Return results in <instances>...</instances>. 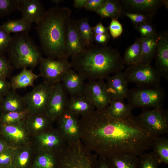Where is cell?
Masks as SVG:
<instances>
[{
	"label": "cell",
	"mask_w": 168,
	"mask_h": 168,
	"mask_svg": "<svg viewBox=\"0 0 168 168\" xmlns=\"http://www.w3.org/2000/svg\"><path fill=\"white\" fill-rule=\"evenodd\" d=\"M108 106L80 116V139L85 146L106 158L119 154L139 157L150 148L158 136L132 114L121 119L112 117Z\"/></svg>",
	"instance_id": "1"
},
{
	"label": "cell",
	"mask_w": 168,
	"mask_h": 168,
	"mask_svg": "<svg viewBox=\"0 0 168 168\" xmlns=\"http://www.w3.org/2000/svg\"><path fill=\"white\" fill-rule=\"evenodd\" d=\"M71 57L72 68L85 80H103L124 68L119 51L106 45L93 44Z\"/></svg>",
	"instance_id": "2"
},
{
	"label": "cell",
	"mask_w": 168,
	"mask_h": 168,
	"mask_svg": "<svg viewBox=\"0 0 168 168\" xmlns=\"http://www.w3.org/2000/svg\"><path fill=\"white\" fill-rule=\"evenodd\" d=\"M71 11L58 6L48 9L36 24L41 50L48 57L68 60L67 35Z\"/></svg>",
	"instance_id": "3"
},
{
	"label": "cell",
	"mask_w": 168,
	"mask_h": 168,
	"mask_svg": "<svg viewBox=\"0 0 168 168\" xmlns=\"http://www.w3.org/2000/svg\"><path fill=\"white\" fill-rule=\"evenodd\" d=\"M11 64L16 68H33L42 57L40 50L28 33L16 34L7 49Z\"/></svg>",
	"instance_id": "4"
},
{
	"label": "cell",
	"mask_w": 168,
	"mask_h": 168,
	"mask_svg": "<svg viewBox=\"0 0 168 168\" xmlns=\"http://www.w3.org/2000/svg\"><path fill=\"white\" fill-rule=\"evenodd\" d=\"M60 152L58 168H97L98 156L80 139L67 142Z\"/></svg>",
	"instance_id": "5"
},
{
	"label": "cell",
	"mask_w": 168,
	"mask_h": 168,
	"mask_svg": "<svg viewBox=\"0 0 168 168\" xmlns=\"http://www.w3.org/2000/svg\"><path fill=\"white\" fill-rule=\"evenodd\" d=\"M165 97L164 89L161 86L154 87L138 86L129 91L127 99L132 109L162 108Z\"/></svg>",
	"instance_id": "6"
},
{
	"label": "cell",
	"mask_w": 168,
	"mask_h": 168,
	"mask_svg": "<svg viewBox=\"0 0 168 168\" xmlns=\"http://www.w3.org/2000/svg\"><path fill=\"white\" fill-rule=\"evenodd\" d=\"M124 73L128 83H134L138 86H160L161 77L155 68L151 64L140 63L129 66Z\"/></svg>",
	"instance_id": "7"
},
{
	"label": "cell",
	"mask_w": 168,
	"mask_h": 168,
	"mask_svg": "<svg viewBox=\"0 0 168 168\" xmlns=\"http://www.w3.org/2000/svg\"><path fill=\"white\" fill-rule=\"evenodd\" d=\"M39 64L40 75L44 81L51 84L61 82L67 72L72 68L68 60L50 57H42Z\"/></svg>",
	"instance_id": "8"
},
{
	"label": "cell",
	"mask_w": 168,
	"mask_h": 168,
	"mask_svg": "<svg viewBox=\"0 0 168 168\" xmlns=\"http://www.w3.org/2000/svg\"><path fill=\"white\" fill-rule=\"evenodd\" d=\"M143 125L157 136L168 133V112L162 108L144 110L138 116Z\"/></svg>",
	"instance_id": "9"
},
{
	"label": "cell",
	"mask_w": 168,
	"mask_h": 168,
	"mask_svg": "<svg viewBox=\"0 0 168 168\" xmlns=\"http://www.w3.org/2000/svg\"><path fill=\"white\" fill-rule=\"evenodd\" d=\"M52 84L44 81L24 97L27 111L33 114L45 113Z\"/></svg>",
	"instance_id": "10"
},
{
	"label": "cell",
	"mask_w": 168,
	"mask_h": 168,
	"mask_svg": "<svg viewBox=\"0 0 168 168\" xmlns=\"http://www.w3.org/2000/svg\"><path fill=\"white\" fill-rule=\"evenodd\" d=\"M61 82L52 84L45 113L52 120L57 119L66 108L68 99Z\"/></svg>",
	"instance_id": "11"
},
{
	"label": "cell",
	"mask_w": 168,
	"mask_h": 168,
	"mask_svg": "<svg viewBox=\"0 0 168 168\" xmlns=\"http://www.w3.org/2000/svg\"><path fill=\"white\" fill-rule=\"evenodd\" d=\"M96 109L108 106L111 99L107 92L103 80H88L86 82L83 94Z\"/></svg>",
	"instance_id": "12"
},
{
	"label": "cell",
	"mask_w": 168,
	"mask_h": 168,
	"mask_svg": "<svg viewBox=\"0 0 168 168\" xmlns=\"http://www.w3.org/2000/svg\"><path fill=\"white\" fill-rule=\"evenodd\" d=\"M123 11L142 14L152 19L159 9L164 5V0H119Z\"/></svg>",
	"instance_id": "13"
},
{
	"label": "cell",
	"mask_w": 168,
	"mask_h": 168,
	"mask_svg": "<svg viewBox=\"0 0 168 168\" xmlns=\"http://www.w3.org/2000/svg\"><path fill=\"white\" fill-rule=\"evenodd\" d=\"M80 117L65 109L57 118L60 134L66 142L80 139Z\"/></svg>",
	"instance_id": "14"
},
{
	"label": "cell",
	"mask_w": 168,
	"mask_h": 168,
	"mask_svg": "<svg viewBox=\"0 0 168 168\" xmlns=\"http://www.w3.org/2000/svg\"><path fill=\"white\" fill-rule=\"evenodd\" d=\"M105 79L107 91L111 99L124 100L127 98L129 90L124 72H119L109 76Z\"/></svg>",
	"instance_id": "15"
},
{
	"label": "cell",
	"mask_w": 168,
	"mask_h": 168,
	"mask_svg": "<svg viewBox=\"0 0 168 168\" xmlns=\"http://www.w3.org/2000/svg\"><path fill=\"white\" fill-rule=\"evenodd\" d=\"M155 68L161 77L168 79V34L165 31L158 33Z\"/></svg>",
	"instance_id": "16"
},
{
	"label": "cell",
	"mask_w": 168,
	"mask_h": 168,
	"mask_svg": "<svg viewBox=\"0 0 168 168\" xmlns=\"http://www.w3.org/2000/svg\"><path fill=\"white\" fill-rule=\"evenodd\" d=\"M19 10L22 18L31 24H36L45 12L42 4L38 0H19Z\"/></svg>",
	"instance_id": "17"
},
{
	"label": "cell",
	"mask_w": 168,
	"mask_h": 168,
	"mask_svg": "<svg viewBox=\"0 0 168 168\" xmlns=\"http://www.w3.org/2000/svg\"><path fill=\"white\" fill-rule=\"evenodd\" d=\"M85 80L82 76L72 68L65 74L61 82L70 97H74L83 95Z\"/></svg>",
	"instance_id": "18"
},
{
	"label": "cell",
	"mask_w": 168,
	"mask_h": 168,
	"mask_svg": "<svg viewBox=\"0 0 168 168\" xmlns=\"http://www.w3.org/2000/svg\"><path fill=\"white\" fill-rule=\"evenodd\" d=\"M96 109L92 103L83 95L68 99L66 109L79 116L88 113Z\"/></svg>",
	"instance_id": "19"
},
{
	"label": "cell",
	"mask_w": 168,
	"mask_h": 168,
	"mask_svg": "<svg viewBox=\"0 0 168 168\" xmlns=\"http://www.w3.org/2000/svg\"><path fill=\"white\" fill-rule=\"evenodd\" d=\"M67 44L69 57L79 53L84 48L78 34L77 20L71 18L69 22L67 35Z\"/></svg>",
	"instance_id": "20"
},
{
	"label": "cell",
	"mask_w": 168,
	"mask_h": 168,
	"mask_svg": "<svg viewBox=\"0 0 168 168\" xmlns=\"http://www.w3.org/2000/svg\"><path fill=\"white\" fill-rule=\"evenodd\" d=\"M141 40V64H151L155 58L157 50L158 33Z\"/></svg>",
	"instance_id": "21"
},
{
	"label": "cell",
	"mask_w": 168,
	"mask_h": 168,
	"mask_svg": "<svg viewBox=\"0 0 168 168\" xmlns=\"http://www.w3.org/2000/svg\"><path fill=\"white\" fill-rule=\"evenodd\" d=\"M40 76L33 72L31 69L24 68L19 74L12 77L10 84L12 90L33 86L35 81Z\"/></svg>",
	"instance_id": "22"
},
{
	"label": "cell",
	"mask_w": 168,
	"mask_h": 168,
	"mask_svg": "<svg viewBox=\"0 0 168 168\" xmlns=\"http://www.w3.org/2000/svg\"><path fill=\"white\" fill-rule=\"evenodd\" d=\"M106 159L111 168H138L139 158L134 155L117 154Z\"/></svg>",
	"instance_id": "23"
},
{
	"label": "cell",
	"mask_w": 168,
	"mask_h": 168,
	"mask_svg": "<svg viewBox=\"0 0 168 168\" xmlns=\"http://www.w3.org/2000/svg\"><path fill=\"white\" fill-rule=\"evenodd\" d=\"M122 11L119 0H105L96 12L102 18L110 17L118 20L122 15Z\"/></svg>",
	"instance_id": "24"
},
{
	"label": "cell",
	"mask_w": 168,
	"mask_h": 168,
	"mask_svg": "<svg viewBox=\"0 0 168 168\" xmlns=\"http://www.w3.org/2000/svg\"><path fill=\"white\" fill-rule=\"evenodd\" d=\"M3 101V107L7 112L20 111L26 110L24 97L14 90L9 92Z\"/></svg>",
	"instance_id": "25"
},
{
	"label": "cell",
	"mask_w": 168,
	"mask_h": 168,
	"mask_svg": "<svg viewBox=\"0 0 168 168\" xmlns=\"http://www.w3.org/2000/svg\"><path fill=\"white\" fill-rule=\"evenodd\" d=\"M141 40L137 38L132 44L126 49L123 58L124 64L129 66L141 63Z\"/></svg>",
	"instance_id": "26"
},
{
	"label": "cell",
	"mask_w": 168,
	"mask_h": 168,
	"mask_svg": "<svg viewBox=\"0 0 168 168\" xmlns=\"http://www.w3.org/2000/svg\"><path fill=\"white\" fill-rule=\"evenodd\" d=\"M78 32L81 43L84 48L93 44L94 34L88 20L83 18L77 20Z\"/></svg>",
	"instance_id": "27"
},
{
	"label": "cell",
	"mask_w": 168,
	"mask_h": 168,
	"mask_svg": "<svg viewBox=\"0 0 168 168\" xmlns=\"http://www.w3.org/2000/svg\"><path fill=\"white\" fill-rule=\"evenodd\" d=\"M153 152L160 164H168V138L158 136L155 138L151 146Z\"/></svg>",
	"instance_id": "28"
},
{
	"label": "cell",
	"mask_w": 168,
	"mask_h": 168,
	"mask_svg": "<svg viewBox=\"0 0 168 168\" xmlns=\"http://www.w3.org/2000/svg\"><path fill=\"white\" fill-rule=\"evenodd\" d=\"M31 24L23 18L8 20L0 26L9 34L24 33H28L31 28Z\"/></svg>",
	"instance_id": "29"
},
{
	"label": "cell",
	"mask_w": 168,
	"mask_h": 168,
	"mask_svg": "<svg viewBox=\"0 0 168 168\" xmlns=\"http://www.w3.org/2000/svg\"><path fill=\"white\" fill-rule=\"evenodd\" d=\"M124 100L111 99L108 107L109 114L112 117L118 119L125 118L131 113L133 110Z\"/></svg>",
	"instance_id": "30"
},
{
	"label": "cell",
	"mask_w": 168,
	"mask_h": 168,
	"mask_svg": "<svg viewBox=\"0 0 168 168\" xmlns=\"http://www.w3.org/2000/svg\"><path fill=\"white\" fill-rule=\"evenodd\" d=\"M40 140L42 145L44 147L52 149L64 146L66 142L61 134L58 135L52 133L43 134L40 137Z\"/></svg>",
	"instance_id": "31"
},
{
	"label": "cell",
	"mask_w": 168,
	"mask_h": 168,
	"mask_svg": "<svg viewBox=\"0 0 168 168\" xmlns=\"http://www.w3.org/2000/svg\"><path fill=\"white\" fill-rule=\"evenodd\" d=\"M50 153H46L40 156L35 163L36 168H56L58 161L54 156Z\"/></svg>",
	"instance_id": "32"
},
{
	"label": "cell",
	"mask_w": 168,
	"mask_h": 168,
	"mask_svg": "<svg viewBox=\"0 0 168 168\" xmlns=\"http://www.w3.org/2000/svg\"><path fill=\"white\" fill-rule=\"evenodd\" d=\"M160 164L152 152L143 153L139 158L138 168H158Z\"/></svg>",
	"instance_id": "33"
},
{
	"label": "cell",
	"mask_w": 168,
	"mask_h": 168,
	"mask_svg": "<svg viewBox=\"0 0 168 168\" xmlns=\"http://www.w3.org/2000/svg\"><path fill=\"white\" fill-rule=\"evenodd\" d=\"M19 10V0H0V17Z\"/></svg>",
	"instance_id": "34"
},
{
	"label": "cell",
	"mask_w": 168,
	"mask_h": 168,
	"mask_svg": "<svg viewBox=\"0 0 168 168\" xmlns=\"http://www.w3.org/2000/svg\"><path fill=\"white\" fill-rule=\"evenodd\" d=\"M27 110L20 111L7 112L2 117V121L7 124H12L20 122L24 118L27 113Z\"/></svg>",
	"instance_id": "35"
},
{
	"label": "cell",
	"mask_w": 168,
	"mask_h": 168,
	"mask_svg": "<svg viewBox=\"0 0 168 168\" xmlns=\"http://www.w3.org/2000/svg\"><path fill=\"white\" fill-rule=\"evenodd\" d=\"M134 28L139 32L141 38L148 37L157 33L156 27L151 21L135 26Z\"/></svg>",
	"instance_id": "36"
},
{
	"label": "cell",
	"mask_w": 168,
	"mask_h": 168,
	"mask_svg": "<svg viewBox=\"0 0 168 168\" xmlns=\"http://www.w3.org/2000/svg\"><path fill=\"white\" fill-rule=\"evenodd\" d=\"M122 14L128 17L135 26L151 21V18L145 15L138 13L122 11Z\"/></svg>",
	"instance_id": "37"
},
{
	"label": "cell",
	"mask_w": 168,
	"mask_h": 168,
	"mask_svg": "<svg viewBox=\"0 0 168 168\" xmlns=\"http://www.w3.org/2000/svg\"><path fill=\"white\" fill-rule=\"evenodd\" d=\"M6 134L11 138L16 141H21L25 138L24 131L16 126L8 125L4 128Z\"/></svg>",
	"instance_id": "38"
},
{
	"label": "cell",
	"mask_w": 168,
	"mask_h": 168,
	"mask_svg": "<svg viewBox=\"0 0 168 168\" xmlns=\"http://www.w3.org/2000/svg\"><path fill=\"white\" fill-rule=\"evenodd\" d=\"M30 121L34 128L38 130L44 128L47 125L51 119L45 114L33 116Z\"/></svg>",
	"instance_id": "39"
},
{
	"label": "cell",
	"mask_w": 168,
	"mask_h": 168,
	"mask_svg": "<svg viewBox=\"0 0 168 168\" xmlns=\"http://www.w3.org/2000/svg\"><path fill=\"white\" fill-rule=\"evenodd\" d=\"M12 39L10 34L0 26V54L7 51Z\"/></svg>",
	"instance_id": "40"
},
{
	"label": "cell",
	"mask_w": 168,
	"mask_h": 168,
	"mask_svg": "<svg viewBox=\"0 0 168 168\" xmlns=\"http://www.w3.org/2000/svg\"><path fill=\"white\" fill-rule=\"evenodd\" d=\"M108 29L109 34L114 39L120 36L123 31L122 25L115 19H112Z\"/></svg>",
	"instance_id": "41"
},
{
	"label": "cell",
	"mask_w": 168,
	"mask_h": 168,
	"mask_svg": "<svg viewBox=\"0 0 168 168\" xmlns=\"http://www.w3.org/2000/svg\"><path fill=\"white\" fill-rule=\"evenodd\" d=\"M12 69V65L9 60L3 54H0V78H5L9 74Z\"/></svg>",
	"instance_id": "42"
},
{
	"label": "cell",
	"mask_w": 168,
	"mask_h": 168,
	"mask_svg": "<svg viewBox=\"0 0 168 168\" xmlns=\"http://www.w3.org/2000/svg\"><path fill=\"white\" fill-rule=\"evenodd\" d=\"M105 0H87L84 8L89 11L96 12Z\"/></svg>",
	"instance_id": "43"
},
{
	"label": "cell",
	"mask_w": 168,
	"mask_h": 168,
	"mask_svg": "<svg viewBox=\"0 0 168 168\" xmlns=\"http://www.w3.org/2000/svg\"><path fill=\"white\" fill-rule=\"evenodd\" d=\"M29 157V154L28 152L24 151L22 152L17 159L16 164L17 167L18 168L25 167L28 162Z\"/></svg>",
	"instance_id": "44"
},
{
	"label": "cell",
	"mask_w": 168,
	"mask_h": 168,
	"mask_svg": "<svg viewBox=\"0 0 168 168\" xmlns=\"http://www.w3.org/2000/svg\"><path fill=\"white\" fill-rule=\"evenodd\" d=\"M110 37L109 33L94 35L93 40L98 44L105 45L109 41Z\"/></svg>",
	"instance_id": "45"
},
{
	"label": "cell",
	"mask_w": 168,
	"mask_h": 168,
	"mask_svg": "<svg viewBox=\"0 0 168 168\" xmlns=\"http://www.w3.org/2000/svg\"><path fill=\"white\" fill-rule=\"evenodd\" d=\"M94 35L104 34L109 33L108 27L104 26L101 22L91 27Z\"/></svg>",
	"instance_id": "46"
},
{
	"label": "cell",
	"mask_w": 168,
	"mask_h": 168,
	"mask_svg": "<svg viewBox=\"0 0 168 168\" xmlns=\"http://www.w3.org/2000/svg\"><path fill=\"white\" fill-rule=\"evenodd\" d=\"M5 78H0V96L3 94H6L10 91L11 87L10 83L6 82Z\"/></svg>",
	"instance_id": "47"
},
{
	"label": "cell",
	"mask_w": 168,
	"mask_h": 168,
	"mask_svg": "<svg viewBox=\"0 0 168 168\" xmlns=\"http://www.w3.org/2000/svg\"><path fill=\"white\" fill-rule=\"evenodd\" d=\"M11 156L6 153L0 154V166L9 165L11 162Z\"/></svg>",
	"instance_id": "48"
},
{
	"label": "cell",
	"mask_w": 168,
	"mask_h": 168,
	"mask_svg": "<svg viewBox=\"0 0 168 168\" xmlns=\"http://www.w3.org/2000/svg\"><path fill=\"white\" fill-rule=\"evenodd\" d=\"M97 168H111L106 158L98 157Z\"/></svg>",
	"instance_id": "49"
},
{
	"label": "cell",
	"mask_w": 168,
	"mask_h": 168,
	"mask_svg": "<svg viewBox=\"0 0 168 168\" xmlns=\"http://www.w3.org/2000/svg\"><path fill=\"white\" fill-rule=\"evenodd\" d=\"M87 0H74L73 5L76 8L80 9L84 7Z\"/></svg>",
	"instance_id": "50"
},
{
	"label": "cell",
	"mask_w": 168,
	"mask_h": 168,
	"mask_svg": "<svg viewBox=\"0 0 168 168\" xmlns=\"http://www.w3.org/2000/svg\"><path fill=\"white\" fill-rule=\"evenodd\" d=\"M63 1V0H51V1L53 3L58 5Z\"/></svg>",
	"instance_id": "51"
},
{
	"label": "cell",
	"mask_w": 168,
	"mask_h": 168,
	"mask_svg": "<svg viewBox=\"0 0 168 168\" xmlns=\"http://www.w3.org/2000/svg\"><path fill=\"white\" fill-rule=\"evenodd\" d=\"M4 147L5 146L0 141V153L4 150Z\"/></svg>",
	"instance_id": "52"
}]
</instances>
